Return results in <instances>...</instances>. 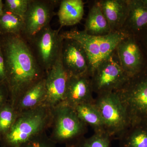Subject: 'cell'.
I'll list each match as a JSON object with an SVG mask.
<instances>
[{"label":"cell","mask_w":147,"mask_h":147,"mask_svg":"<svg viewBox=\"0 0 147 147\" xmlns=\"http://www.w3.org/2000/svg\"><path fill=\"white\" fill-rule=\"evenodd\" d=\"M9 102L15 108L21 96L45 78L30 44L22 36L0 35Z\"/></svg>","instance_id":"6da1fadb"},{"label":"cell","mask_w":147,"mask_h":147,"mask_svg":"<svg viewBox=\"0 0 147 147\" xmlns=\"http://www.w3.org/2000/svg\"><path fill=\"white\" fill-rule=\"evenodd\" d=\"M52 108L42 105L18 113L10 130L0 140V147H19L50 128Z\"/></svg>","instance_id":"7a4b0ae2"},{"label":"cell","mask_w":147,"mask_h":147,"mask_svg":"<svg viewBox=\"0 0 147 147\" xmlns=\"http://www.w3.org/2000/svg\"><path fill=\"white\" fill-rule=\"evenodd\" d=\"M61 34L63 39L75 40L84 48L89 61L90 76L100 63L115 52L119 42L129 35L122 31H117L95 36L76 29L61 32Z\"/></svg>","instance_id":"3957f363"},{"label":"cell","mask_w":147,"mask_h":147,"mask_svg":"<svg viewBox=\"0 0 147 147\" xmlns=\"http://www.w3.org/2000/svg\"><path fill=\"white\" fill-rule=\"evenodd\" d=\"M50 139L56 144L76 147L85 137L88 125L77 115L74 108L65 102L52 108Z\"/></svg>","instance_id":"277c9868"},{"label":"cell","mask_w":147,"mask_h":147,"mask_svg":"<svg viewBox=\"0 0 147 147\" xmlns=\"http://www.w3.org/2000/svg\"><path fill=\"white\" fill-rule=\"evenodd\" d=\"M116 92L126 110L130 127L147 125V65Z\"/></svg>","instance_id":"5b68a950"},{"label":"cell","mask_w":147,"mask_h":147,"mask_svg":"<svg viewBox=\"0 0 147 147\" xmlns=\"http://www.w3.org/2000/svg\"><path fill=\"white\" fill-rule=\"evenodd\" d=\"M94 104L102 118L105 131L112 139H118L130 124L126 110L117 93L97 94Z\"/></svg>","instance_id":"8992f818"},{"label":"cell","mask_w":147,"mask_h":147,"mask_svg":"<svg viewBox=\"0 0 147 147\" xmlns=\"http://www.w3.org/2000/svg\"><path fill=\"white\" fill-rule=\"evenodd\" d=\"M60 30H54L49 25L27 41L38 63L46 73L61 53L63 38Z\"/></svg>","instance_id":"52a82bcc"},{"label":"cell","mask_w":147,"mask_h":147,"mask_svg":"<svg viewBox=\"0 0 147 147\" xmlns=\"http://www.w3.org/2000/svg\"><path fill=\"white\" fill-rule=\"evenodd\" d=\"M90 77L93 91L97 95L117 92L129 79L120 65L115 52L100 63Z\"/></svg>","instance_id":"ba28073f"},{"label":"cell","mask_w":147,"mask_h":147,"mask_svg":"<svg viewBox=\"0 0 147 147\" xmlns=\"http://www.w3.org/2000/svg\"><path fill=\"white\" fill-rule=\"evenodd\" d=\"M60 2L57 0H30L24 18L25 25L22 35L27 41L50 25L55 14V7Z\"/></svg>","instance_id":"9c48e42d"},{"label":"cell","mask_w":147,"mask_h":147,"mask_svg":"<svg viewBox=\"0 0 147 147\" xmlns=\"http://www.w3.org/2000/svg\"><path fill=\"white\" fill-rule=\"evenodd\" d=\"M115 52L120 65L129 78L139 73L147 65V59L134 35H129L122 40Z\"/></svg>","instance_id":"30bf717a"},{"label":"cell","mask_w":147,"mask_h":147,"mask_svg":"<svg viewBox=\"0 0 147 147\" xmlns=\"http://www.w3.org/2000/svg\"><path fill=\"white\" fill-rule=\"evenodd\" d=\"M68 73L64 68L61 53L45 77L46 97L44 105L53 108L64 101Z\"/></svg>","instance_id":"8fae6325"},{"label":"cell","mask_w":147,"mask_h":147,"mask_svg":"<svg viewBox=\"0 0 147 147\" xmlns=\"http://www.w3.org/2000/svg\"><path fill=\"white\" fill-rule=\"evenodd\" d=\"M61 59L64 68L70 75L88 74V58L84 48L75 40L63 39Z\"/></svg>","instance_id":"7c38bea8"},{"label":"cell","mask_w":147,"mask_h":147,"mask_svg":"<svg viewBox=\"0 0 147 147\" xmlns=\"http://www.w3.org/2000/svg\"><path fill=\"white\" fill-rule=\"evenodd\" d=\"M93 93L88 74L76 76L69 74L64 102L73 108L83 103H93Z\"/></svg>","instance_id":"4fadbf2b"},{"label":"cell","mask_w":147,"mask_h":147,"mask_svg":"<svg viewBox=\"0 0 147 147\" xmlns=\"http://www.w3.org/2000/svg\"><path fill=\"white\" fill-rule=\"evenodd\" d=\"M147 27V0H128V13L121 31L136 36Z\"/></svg>","instance_id":"5bb4252c"},{"label":"cell","mask_w":147,"mask_h":147,"mask_svg":"<svg viewBox=\"0 0 147 147\" xmlns=\"http://www.w3.org/2000/svg\"><path fill=\"white\" fill-rule=\"evenodd\" d=\"M98 1L112 32L121 31L128 13V0Z\"/></svg>","instance_id":"9a60e30c"},{"label":"cell","mask_w":147,"mask_h":147,"mask_svg":"<svg viewBox=\"0 0 147 147\" xmlns=\"http://www.w3.org/2000/svg\"><path fill=\"white\" fill-rule=\"evenodd\" d=\"M57 12L60 28L71 26L79 24L84 13V3L82 0H62Z\"/></svg>","instance_id":"2e32d148"},{"label":"cell","mask_w":147,"mask_h":147,"mask_svg":"<svg viewBox=\"0 0 147 147\" xmlns=\"http://www.w3.org/2000/svg\"><path fill=\"white\" fill-rule=\"evenodd\" d=\"M45 77L31 87L19 98L14 108L17 113L44 105L46 97Z\"/></svg>","instance_id":"e0dca14e"},{"label":"cell","mask_w":147,"mask_h":147,"mask_svg":"<svg viewBox=\"0 0 147 147\" xmlns=\"http://www.w3.org/2000/svg\"><path fill=\"white\" fill-rule=\"evenodd\" d=\"M84 30L88 34L95 36L105 35L112 32L98 1L90 8Z\"/></svg>","instance_id":"ac0fdd59"},{"label":"cell","mask_w":147,"mask_h":147,"mask_svg":"<svg viewBox=\"0 0 147 147\" xmlns=\"http://www.w3.org/2000/svg\"><path fill=\"white\" fill-rule=\"evenodd\" d=\"M74 108L79 118L92 127L94 132L106 131L102 118L94 102L80 104Z\"/></svg>","instance_id":"d6986e66"},{"label":"cell","mask_w":147,"mask_h":147,"mask_svg":"<svg viewBox=\"0 0 147 147\" xmlns=\"http://www.w3.org/2000/svg\"><path fill=\"white\" fill-rule=\"evenodd\" d=\"M118 139L120 147H147V125L130 126Z\"/></svg>","instance_id":"ffe728a7"},{"label":"cell","mask_w":147,"mask_h":147,"mask_svg":"<svg viewBox=\"0 0 147 147\" xmlns=\"http://www.w3.org/2000/svg\"><path fill=\"white\" fill-rule=\"evenodd\" d=\"M24 25V18L4 9L0 16V35L22 36Z\"/></svg>","instance_id":"44dd1931"},{"label":"cell","mask_w":147,"mask_h":147,"mask_svg":"<svg viewBox=\"0 0 147 147\" xmlns=\"http://www.w3.org/2000/svg\"><path fill=\"white\" fill-rule=\"evenodd\" d=\"M18 113L9 102L0 109V140L13 126Z\"/></svg>","instance_id":"7402d4cb"},{"label":"cell","mask_w":147,"mask_h":147,"mask_svg":"<svg viewBox=\"0 0 147 147\" xmlns=\"http://www.w3.org/2000/svg\"><path fill=\"white\" fill-rule=\"evenodd\" d=\"M113 139L106 131L94 132L90 137L83 138L76 147H110Z\"/></svg>","instance_id":"603a6c76"},{"label":"cell","mask_w":147,"mask_h":147,"mask_svg":"<svg viewBox=\"0 0 147 147\" xmlns=\"http://www.w3.org/2000/svg\"><path fill=\"white\" fill-rule=\"evenodd\" d=\"M3 9L24 18L30 0H5Z\"/></svg>","instance_id":"cb8c5ba5"},{"label":"cell","mask_w":147,"mask_h":147,"mask_svg":"<svg viewBox=\"0 0 147 147\" xmlns=\"http://www.w3.org/2000/svg\"><path fill=\"white\" fill-rule=\"evenodd\" d=\"M19 147H57L46 132L38 135Z\"/></svg>","instance_id":"d4e9b609"},{"label":"cell","mask_w":147,"mask_h":147,"mask_svg":"<svg viewBox=\"0 0 147 147\" xmlns=\"http://www.w3.org/2000/svg\"><path fill=\"white\" fill-rule=\"evenodd\" d=\"M9 102V94L6 82H0V109Z\"/></svg>","instance_id":"484cf974"},{"label":"cell","mask_w":147,"mask_h":147,"mask_svg":"<svg viewBox=\"0 0 147 147\" xmlns=\"http://www.w3.org/2000/svg\"><path fill=\"white\" fill-rule=\"evenodd\" d=\"M137 41L147 59V27L136 36Z\"/></svg>","instance_id":"4316f807"},{"label":"cell","mask_w":147,"mask_h":147,"mask_svg":"<svg viewBox=\"0 0 147 147\" xmlns=\"http://www.w3.org/2000/svg\"><path fill=\"white\" fill-rule=\"evenodd\" d=\"M5 67L4 59L3 56L1 48L0 45V82H6Z\"/></svg>","instance_id":"83f0119b"},{"label":"cell","mask_w":147,"mask_h":147,"mask_svg":"<svg viewBox=\"0 0 147 147\" xmlns=\"http://www.w3.org/2000/svg\"><path fill=\"white\" fill-rule=\"evenodd\" d=\"M3 10V1L2 0H0V16L2 14Z\"/></svg>","instance_id":"f1b7e54d"}]
</instances>
